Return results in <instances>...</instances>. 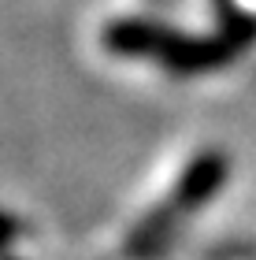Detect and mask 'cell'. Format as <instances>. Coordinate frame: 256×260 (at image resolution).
<instances>
[{
	"label": "cell",
	"mask_w": 256,
	"mask_h": 260,
	"mask_svg": "<svg viewBox=\"0 0 256 260\" xmlns=\"http://www.w3.org/2000/svg\"><path fill=\"white\" fill-rule=\"evenodd\" d=\"M167 26H160L153 19H115L108 22V30H104V49L112 56H160L167 41Z\"/></svg>",
	"instance_id": "3"
},
{
	"label": "cell",
	"mask_w": 256,
	"mask_h": 260,
	"mask_svg": "<svg viewBox=\"0 0 256 260\" xmlns=\"http://www.w3.org/2000/svg\"><path fill=\"white\" fill-rule=\"evenodd\" d=\"M0 260H19V256H11V253H8V256H0Z\"/></svg>",
	"instance_id": "6"
},
{
	"label": "cell",
	"mask_w": 256,
	"mask_h": 260,
	"mask_svg": "<svg viewBox=\"0 0 256 260\" xmlns=\"http://www.w3.org/2000/svg\"><path fill=\"white\" fill-rule=\"evenodd\" d=\"M227 171H230L227 152H223V149H204L201 156H197V160L190 164V168L182 171L178 186H174L171 205L178 208V212H193V208L208 205V201H212L219 190H223Z\"/></svg>",
	"instance_id": "2"
},
{
	"label": "cell",
	"mask_w": 256,
	"mask_h": 260,
	"mask_svg": "<svg viewBox=\"0 0 256 260\" xmlns=\"http://www.w3.org/2000/svg\"><path fill=\"white\" fill-rule=\"evenodd\" d=\"M178 216H182V212L174 208V205H164L160 212H149V216L134 227L130 242H126V256H134V260H149V256L164 253V249H167V242H171L174 223H178Z\"/></svg>",
	"instance_id": "4"
},
{
	"label": "cell",
	"mask_w": 256,
	"mask_h": 260,
	"mask_svg": "<svg viewBox=\"0 0 256 260\" xmlns=\"http://www.w3.org/2000/svg\"><path fill=\"white\" fill-rule=\"evenodd\" d=\"M238 45L227 34H212V38H186V34H167L164 49L156 60H164L167 71L174 75H204V71H219L230 63Z\"/></svg>",
	"instance_id": "1"
},
{
	"label": "cell",
	"mask_w": 256,
	"mask_h": 260,
	"mask_svg": "<svg viewBox=\"0 0 256 260\" xmlns=\"http://www.w3.org/2000/svg\"><path fill=\"white\" fill-rule=\"evenodd\" d=\"M19 231H22V223L11 216V212H4L0 208V256H8V249H11V242L19 238Z\"/></svg>",
	"instance_id": "5"
}]
</instances>
